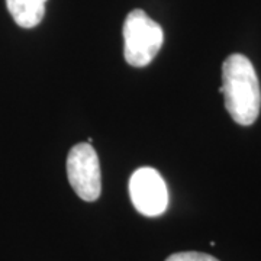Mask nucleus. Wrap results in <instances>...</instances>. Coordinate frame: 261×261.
I'll return each instance as SVG.
<instances>
[{
  "label": "nucleus",
  "mask_w": 261,
  "mask_h": 261,
  "mask_svg": "<svg viewBox=\"0 0 261 261\" xmlns=\"http://www.w3.org/2000/svg\"><path fill=\"white\" fill-rule=\"evenodd\" d=\"M225 108L233 121L250 126L257 121L261 109V89L252 63L243 54L229 56L222 64Z\"/></svg>",
  "instance_id": "obj_1"
},
{
  "label": "nucleus",
  "mask_w": 261,
  "mask_h": 261,
  "mask_svg": "<svg viewBox=\"0 0 261 261\" xmlns=\"http://www.w3.org/2000/svg\"><path fill=\"white\" fill-rule=\"evenodd\" d=\"M45 2H47V0H45Z\"/></svg>",
  "instance_id": "obj_7"
},
{
  "label": "nucleus",
  "mask_w": 261,
  "mask_h": 261,
  "mask_svg": "<svg viewBox=\"0 0 261 261\" xmlns=\"http://www.w3.org/2000/svg\"><path fill=\"white\" fill-rule=\"evenodd\" d=\"M129 196L135 209L144 216H160L167 211V185L155 168L141 167L132 173Z\"/></svg>",
  "instance_id": "obj_4"
},
{
  "label": "nucleus",
  "mask_w": 261,
  "mask_h": 261,
  "mask_svg": "<svg viewBox=\"0 0 261 261\" xmlns=\"http://www.w3.org/2000/svg\"><path fill=\"white\" fill-rule=\"evenodd\" d=\"M123 56L132 67H145L159 54L164 32L155 20L141 9L128 13L123 23Z\"/></svg>",
  "instance_id": "obj_2"
},
{
  "label": "nucleus",
  "mask_w": 261,
  "mask_h": 261,
  "mask_svg": "<svg viewBox=\"0 0 261 261\" xmlns=\"http://www.w3.org/2000/svg\"><path fill=\"white\" fill-rule=\"evenodd\" d=\"M45 0H6L10 16L20 28H35L45 15Z\"/></svg>",
  "instance_id": "obj_5"
},
{
  "label": "nucleus",
  "mask_w": 261,
  "mask_h": 261,
  "mask_svg": "<svg viewBox=\"0 0 261 261\" xmlns=\"http://www.w3.org/2000/svg\"><path fill=\"white\" fill-rule=\"evenodd\" d=\"M67 176L70 186L86 202H94L102 192L99 157L89 142H80L70 149L67 157Z\"/></svg>",
  "instance_id": "obj_3"
},
{
  "label": "nucleus",
  "mask_w": 261,
  "mask_h": 261,
  "mask_svg": "<svg viewBox=\"0 0 261 261\" xmlns=\"http://www.w3.org/2000/svg\"><path fill=\"white\" fill-rule=\"evenodd\" d=\"M166 261H219L209 254L197 251H183L171 254Z\"/></svg>",
  "instance_id": "obj_6"
}]
</instances>
